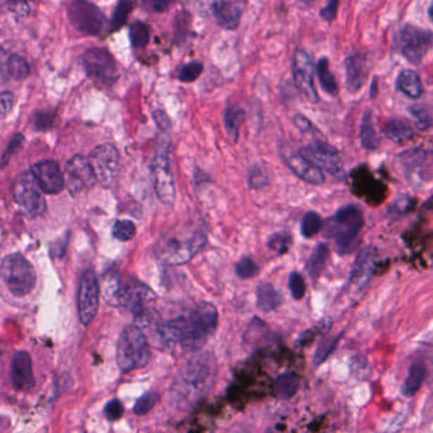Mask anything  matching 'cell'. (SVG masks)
<instances>
[{
	"instance_id": "11",
	"label": "cell",
	"mask_w": 433,
	"mask_h": 433,
	"mask_svg": "<svg viewBox=\"0 0 433 433\" xmlns=\"http://www.w3.org/2000/svg\"><path fill=\"white\" fill-rule=\"evenodd\" d=\"M67 15L72 26L86 34H99L105 25V14L91 1H72L67 6Z\"/></svg>"
},
{
	"instance_id": "6",
	"label": "cell",
	"mask_w": 433,
	"mask_h": 433,
	"mask_svg": "<svg viewBox=\"0 0 433 433\" xmlns=\"http://www.w3.org/2000/svg\"><path fill=\"white\" fill-rule=\"evenodd\" d=\"M0 275L7 289L18 297L28 295L34 289L37 280L32 264L20 253H13L3 258Z\"/></svg>"
},
{
	"instance_id": "21",
	"label": "cell",
	"mask_w": 433,
	"mask_h": 433,
	"mask_svg": "<svg viewBox=\"0 0 433 433\" xmlns=\"http://www.w3.org/2000/svg\"><path fill=\"white\" fill-rule=\"evenodd\" d=\"M244 7V1H215L212 3V13L223 28L235 30L239 26Z\"/></svg>"
},
{
	"instance_id": "20",
	"label": "cell",
	"mask_w": 433,
	"mask_h": 433,
	"mask_svg": "<svg viewBox=\"0 0 433 433\" xmlns=\"http://www.w3.org/2000/svg\"><path fill=\"white\" fill-rule=\"evenodd\" d=\"M11 379L12 385L17 392L28 393L34 387L32 360L25 351H18L14 354L11 365Z\"/></svg>"
},
{
	"instance_id": "24",
	"label": "cell",
	"mask_w": 433,
	"mask_h": 433,
	"mask_svg": "<svg viewBox=\"0 0 433 433\" xmlns=\"http://www.w3.org/2000/svg\"><path fill=\"white\" fill-rule=\"evenodd\" d=\"M30 72H31L30 65L22 56L15 55V53H9L7 59H6L4 53H3V61H1V79H3V82H6L7 78L23 80L30 75Z\"/></svg>"
},
{
	"instance_id": "37",
	"label": "cell",
	"mask_w": 433,
	"mask_h": 433,
	"mask_svg": "<svg viewBox=\"0 0 433 433\" xmlns=\"http://www.w3.org/2000/svg\"><path fill=\"white\" fill-rule=\"evenodd\" d=\"M340 340H341V335H335V337H332V338L323 341L319 344V347L316 348V351H315L314 358H313L315 366H318V365H321L323 362L327 361L329 356L335 352Z\"/></svg>"
},
{
	"instance_id": "36",
	"label": "cell",
	"mask_w": 433,
	"mask_h": 433,
	"mask_svg": "<svg viewBox=\"0 0 433 433\" xmlns=\"http://www.w3.org/2000/svg\"><path fill=\"white\" fill-rule=\"evenodd\" d=\"M322 217L319 216L318 212L309 211L306 212L302 221V234L305 238H313L322 229Z\"/></svg>"
},
{
	"instance_id": "9",
	"label": "cell",
	"mask_w": 433,
	"mask_h": 433,
	"mask_svg": "<svg viewBox=\"0 0 433 433\" xmlns=\"http://www.w3.org/2000/svg\"><path fill=\"white\" fill-rule=\"evenodd\" d=\"M150 176L153 187L159 201L164 205L174 204L176 200L174 178L172 173L168 150L164 148L162 150L157 151L154 157L151 159Z\"/></svg>"
},
{
	"instance_id": "23",
	"label": "cell",
	"mask_w": 433,
	"mask_h": 433,
	"mask_svg": "<svg viewBox=\"0 0 433 433\" xmlns=\"http://www.w3.org/2000/svg\"><path fill=\"white\" fill-rule=\"evenodd\" d=\"M368 72L363 60L358 55H351L346 59V79L349 92L356 93L365 86Z\"/></svg>"
},
{
	"instance_id": "54",
	"label": "cell",
	"mask_w": 433,
	"mask_h": 433,
	"mask_svg": "<svg viewBox=\"0 0 433 433\" xmlns=\"http://www.w3.org/2000/svg\"><path fill=\"white\" fill-rule=\"evenodd\" d=\"M148 6L150 8L151 12H165L171 6V3L164 1V0H154V1L148 3Z\"/></svg>"
},
{
	"instance_id": "22",
	"label": "cell",
	"mask_w": 433,
	"mask_h": 433,
	"mask_svg": "<svg viewBox=\"0 0 433 433\" xmlns=\"http://www.w3.org/2000/svg\"><path fill=\"white\" fill-rule=\"evenodd\" d=\"M375 264H376V252L371 247H366L358 253L354 261V269L351 272V283L362 287L368 283L371 276L374 273Z\"/></svg>"
},
{
	"instance_id": "32",
	"label": "cell",
	"mask_w": 433,
	"mask_h": 433,
	"mask_svg": "<svg viewBox=\"0 0 433 433\" xmlns=\"http://www.w3.org/2000/svg\"><path fill=\"white\" fill-rule=\"evenodd\" d=\"M316 72H318V77L321 80V86H322L323 89L328 94L335 96L338 93V84H337L335 74L330 70L329 60L327 58L319 59L318 65H316Z\"/></svg>"
},
{
	"instance_id": "50",
	"label": "cell",
	"mask_w": 433,
	"mask_h": 433,
	"mask_svg": "<svg viewBox=\"0 0 433 433\" xmlns=\"http://www.w3.org/2000/svg\"><path fill=\"white\" fill-rule=\"evenodd\" d=\"M23 135H20V134H15L12 140L9 141V144H8V148L6 149V153L3 154V157H1V162H3V165L7 164L8 159L12 157V154H13L14 151L17 150L18 148H20V145L23 143Z\"/></svg>"
},
{
	"instance_id": "45",
	"label": "cell",
	"mask_w": 433,
	"mask_h": 433,
	"mask_svg": "<svg viewBox=\"0 0 433 433\" xmlns=\"http://www.w3.org/2000/svg\"><path fill=\"white\" fill-rule=\"evenodd\" d=\"M409 112H411V115L413 116L414 119L417 121V125H418L420 130H426L429 126L432 125L431 113H429V111L427 110L425 105H412V107L409 108Z\"/></svg>"
},
{
	"instance_id": "35",
	"label": "cell",
	"mask_w": 433,
	"mask_h": 433,
	"mask_svg": "<svg viewBox=\"0 0 433 433\" xmlns=\"http://www.w3.org/2000/svg\"><path fill=\"white\" fill-rule=\"evenodd\" d=\"M130 39H131V45L135 49H141L148 45L149 39H150V30L149 26L141 22L136 20L130 26Z\"/></svg>"
},
{
	"instance_id": "44",
	"label": "cell",
	"mask_w": 433,
	"mask_h": 433,
	"mask_svg": "<svg viewBox=\"0 0 433 433\" xmlns=\"http://www.w3.org/2000/svg\"><path fill=\"white\" fill-rule=\"evenodd\" d=\"M294 124H295L296 127L302 132V134H305V135H309V136H311V138H323L322 131H319L318 129H316V126L309 119V118L305 117L304 115H300V113H297L294 116Z\"/></svg>"
},
{
	"instance_id": "47",
	"label": "cell",
	"mask_w": 433,
	"mask_h": 433,
	"mask_svg": "<svg viewBox=\"0 0 433 433\" xmlns=\"http://www.w3.org/2000/svg\"><path fill=\"white\" fill-rule=\"evenodd\" d=\"M289 287L291 291V295L295 300H302L305 291H306V285L302 278V276L297 272H292L289 277Z\"/></svg>"
},
{
	"instance_id": "53",
	"label": "cell",
	"mask_w": 433,
	"mask_h": 433,
	"mask_svg": "<svg viewBox=\"0 0 433 433\" xmlns=\"http://www.w3.org/2000/svg\"><path fill=\"white\" fill-rule=\"evenodd\" d=\"M338 7H340L338 1H330L321 11V17H322L323 20H327V22H332V20H335V15H337Z\"/></svg>"
},
{
	"instance_id": "41",
	"label": "cell",
	"mask_w": 433,
	"mask_h": 433,
	"mask_svg": "<svg viewBox=\"0 0 433 433\" xmlns=\"http://www.w3.org/2000/svg\"><path fill=\"white\" fill-rule=\"evenodd\" d=\"M204 72V64L200 61H190L188 64L182 66L179 70L178 79L184 83H192L195 82Z\"/></svg>"
},
{
	"instance_id": "51",
	"label": "cell",
	"mask_w": 433,
	"mask_h": 433,
	"mask_svg": "<svg viewBox=\"0 0 433 433\" xmlns=\"http://www.w3.org/2000/svg\"><path fill=\"white\" fill-rule=\"evenodd\" d=\"M153 118L154 121L157 122V127L162 130V131H169L172 127V122L168 115L162 110H157V111L153 112Z\"/></svg>"
},
{
	"instance_id": "28",
	"label": "cell",
	"mask_w": 433,
	"mask_h": 433,
	"mask_svg": "<svg viewBox=\"0 0 433 433\" xmlns=\"http://www.w3.org/2000/svg\"><path fill=\"white\" fill-rule=\"evenodd\" d=\"M360 138L361 144L366 150L374 151L380 145V138L377 132L375 130L374 122H373V115L370 112H366L362 117L361 127H360Z\"/></svg>"
},
{
	"instance_id": "10",
	"label": "cell",
	"mask_w": 433,
	"mask_h": 433,
	"mask_svg": "<svg viewBox=\"0 0 433 433\" xmlns=\"http://www.w3.org/2000/svg\"><path fill=\"white\" fill-rule=\"evenodd\" d=\"M89 163L99 183L111 186L119 172V153L112 144H101L89 154Z\"/></svg>"
},
{
	"instance_id": "31",
	"label": "cell",
	"mask_w": 433,
	"mask_h": 433,
	"mask_svg": "<svg viewBox=\"0 0 433 433\" xmlns=\"http://www.w3.org/2000/svg\"><path fill=\"white\" fill-rule=\"evenodd\" d=\"M244 121V111L238 107H229L224 113V125L233 143H236L239 129Z\"/></svg>"
},
{
	"instance_id": "26",
	"label": "cell",
	"mask_w": 433,
	"mask_h": 433,
	"mask_svg": "<svg viewBox=\"0 0 433 433\" xmlns=\"http://www.w3.org/2000/svg\"><path fill=\"white\" fill-rule=\"evenodd\" d=\"M396 88L403 94L412 99H418L423 94V86L420 75L414 70H403L396 79Z\"/></svg>"
},
{
	"instance_id": "29",
	"label": "cell",
	"mask_w": 433,
	"mask_h": 433,
	"mask_svg": "<svg viewBox=\"0 0 433 433\" xmlns=\"http://www.w3.org/2000/svg\"><path fill=\"white\" fill-rule=\"evenodd\" d=\"M425 379H426V368L422 363H413L409 368L406 380L403 382L401 393L406 396H412L420 390Z\"/></svg>"
},
{
	"instance_id": "30",
	"label": "cell",
	"mask_w": 433,
	"mask_h": 433,
	"mask_svg": "<svg viewBox=\"0 0 433 433\" xmlns=\"http://www.w3.org/2000/svg\"><path fill=\"white\" fill-rule=\"evenodd\" d=\"M122 277L116 272H108L105 273L102 281V296L107 304L112 306H118V295L121 289Z\"/></svg>"
},
{
	"instance_id": "19",
	"label": "cell",
	"mask_w": 433,
	"mask_h": 433,
	"mask_svg": "<svg viewBox=\"0 0 433 433\" xmlns=\"http://www.w3.org/2000/svg\"><path fill=\"white\" fill-rule=\"evenodd\" d=\"M31 172L37 179L42 190L47 195H58L65 186V177L53 160H42L32 165Z\"/></svg>"
},
{
	"instance_id": "4",
	"label": "cell",
	"mask_w": 433,
	"mask_h": 433,
	"mask_svg": "<svg viewBox=\"0 0 433 433\" xmlns=\"http://www.w3.org/2000/svg\"><path fill=\"white\" fill-rule=\"evenodd\" d=\"M206 243V234L202 229H193L190 233L162 238L155 247L157 257L171 266L190 262Z\"/></svg>"
},
{
	"instance_id": "14",
	"label": "cell",
	"mask_w": 433,
	"mask_h": 433,
	"mask_svg": "<svg viewBox=\"0 0 433 433\" xmlns=\"http://www.w3.org/2000/svg\"><path fill=\"white\" fill-rule=\"evenodd\" d=\"M64 177L66 188L72 196H78L79 193L91 188L97 181L89 159L79 154L66 163Z\"/></svg>"
},
{
	"instance_id": "1",
	"label": "cell",
	"mask_w": 433,
	"mask_h": 433,
	"mask_svg": "<svg viewBox=\"0 0 433 433\" xmlns=\"http://www.w3.org/2000/svg\"><path fill=\"white\" fill-rule=\"evenodd\" d=\"M217 374L215 356L204 352L193 356L179 368L171 387L172 403L179 409H188L210 392Z\"/></svg>"
},
{
	"instance_id": "16",
	"label": "cell",
	"mask_w": 433,
	"mask_h": 433,
	"mask_svg": "<svg viewBox=\"0 0 433 433\" xmlns=\"http://www.w3.org/2000/svg\"><path fill=\"white\" fill-rule=\"evenodd\" d=\"M292 75L297 89L310 103H318L319 96L314 84V64L309 53L297 49L292 56Z\"/></svg>"
},
{
	"instance_id": "13",
	"label": "cell",
	"mask_w": 433,
	"mask_h": 433,
	"mask_svg": "<svg viewBox=\"0 0 433 433\" xmlns=\"http://www.w3.org/2000/svg\"><path fill=\"white\" fill-rule=\"evenodd\" d=\"M432 44V34L413 25H406L399 33V46L403 56L413 63L418 64L426 56L428 49Z\"/></svg>"
},
{
	"instance_id": "46",
	"label": "cell",
	"mask_w": 433,
	"mask_h": 433,
	"mask_svg": "<svg viewBox=\"0 0 433 433\" xmlns=\"http://www.w3.org/2000/svg\"><path fill=\"white\" fill-rule=\"evenodd\" d=\"M55 115L51 111H37L32 118V125L37 131H46L50 130L53 124Z\"/></svg>"
},
{
	"instance_id": "5",
	"label": "cell",
	"mask_w": 433,
	"mask_h": 433,
	"mask_svg": "<svg viewBox=\"0 0 433 433\" xmlns=\"http://www.w3.org/2000/svg\"><path fill=\"white\" fill-rule=\"evenodd\" d=\"M149 342L141 329L127 325L119 335L117 343V363L122 371L145 368L150 361Z\"/></svg>"
},
{
	"instance_id": "34",
	"label": "cell",
	"mask_w": 433,
	"mask_h": 433,
	"mask_svg": "<svg viewBox=\"0 0 433 433\" xmlns=\"http://www.w3.org/2000/svg\"><path fill=\"white\" fill-rule=\"evenodd\" d=\"M328 257L329 250L327 245L319 244V245L315 248L308 262V271L309 273L311 275V277L316 278L318 276L322 273L323 269H325V264H327V261H328Z\"/></svg>"
},
{
	"instance_id": "25",
	"label": "cell",
	"mask_w": 433,
	"mask_h": 433,
	"mask_svg": "<svg viewBox=\"0 0 433 433\" xmlns=\"http://www.w3.org/2000/svg\"><path fill=\"white\" fill-rule=\"evenodd\" d=\"M382 131L389 140L398 143V144L408 143L414 136L413 127L409 125L406 119H401V118L389 119L384 126Z\"/></svg>"
},
{
	"instance_id": "3",
	"label": "cell",
	"mask_w": 433,
	"mask_h": 433,
	"mask_svg": "<svg viewBox=\"0 0 433 433\" xmlns=\"http://www.w3.org/2000/svg\"><path fill=\"white\" fill-rule=\"evenodd\" d=\"M217 325V310L210 302H202L190 316H183V340L181 348L198 352L206 346Z\"/></svg>"
},
{
	"instance_id": "42",
	"label": "cell",
	"mask_w": 433,
	"mask_h": 433,
	"mask_svg": "<svg viewBox=\"0 0 433 433\" xmlns=\"http://www.w3.org/2000/svg\"><path fill=\"white\" fill-rule=\"evenodd\" d=\"M236 275L239 276L240 278H252V277H256L259 273V267L252 258L250 257H244L239 262L236 263L235 266Z\"/></svg>"
},
{
	"instance_id": "52",
	"label": "cell",
	"mask_w": 433,
	"mask_h": 433,
	"mask_svg": "<svg viewBox=\"0 0 433 433\" xmlns=\"http://www.w3.org/2000/svg\"><path fill=\"white\" fill-rule=\"evenodd\" d=\"M0 101H1L0 102V105H1V116L6 117L8 113L11 112V110H12V107H13V94L8 92V91H4V92H1Z\"/></svg>"
},
{
	"instance_id": "18",
	"label": "cell",
	"mask_w": 433,
	"mask_h": 433,
	"mask_svg": "<svg viewBox=\"0 0 433 433\" xmlns=\"http://www.w3.org/2000/svg\"><path fill=\"white\" fill-rule=\"evenodd\" d=\"M155 299L157 295L145 283H138L135 278H122L118 295V306L129 309L135 315L143 311L146 309V305Z\"/></svg>"
},
{
	"instance_id": "12",
	"label": "cell",
	"mask_w": 433,
	"mask_h": 433,
	"mask_svg": "<svg viewBox=\"0 0 433 433\" xmlns=\"http://www.w3.org/2000/svg\"><path fill=\"white\" fill-rule=\"evenodd\" d=\"M99 294L97 276L93 269H86L80 277L78 290L79 319L83 325H89L94 321L98 311Z\"/></svg>"
},
{
	"instance_id": "48",
	"label": "cell",
	"mask_w": 433,
	"mask_h": 433,
	"mask_svg": "<svg viewBox=\"0 0 433 433\" xmlns=\"http://www.w3.org/2000/svg\"><path fill=\"white\" fill-rule=\"evenodd\" d=\"M269 183V176L259 167H254L250 174V186L254 190H259Z\"/></svg>"
},
{
	"instance_id": "8",
	"label": "cell",
	"mask_w": 433,
	"mask_h": 433,
	"mask_svg": "<svg viewBox=\"0 0 433 433\" xmlns=\"http://www.w3.org/2000/svg\"><path fill=\"white\" fill-rule=\"evenodd\" d=\"M82 63L86 74L105 86H112L117 82L119 72L117 64L111 53L103 47L88 49L82 56Z\"/></svg>"
},
{
	"instance_id": "27",
	"label": "cell",
	"mask_w": 433,
	"mask_h": 433,
	"mask_svg": "<svg viewBox=\"0 0 433 433\" xmlns=\"http://www.w3.org/2000/svg\"><path fill=\"white\" fill-rule=\"evenodd\" d=\"M283 296L269 283H263L257 289V306L264 313L276 310L281 305Z\"/></svg>"
},
{
	"instance_id": "2",
	"label": "cell",
	"mask_w": 433,
	"mask_h": 433,
	"mask_svg": "<svg viewBox=\"0 0 433 433\" xmlns=\"http://www.w3.org/2000/svg\"><path fill=\"white\" fill-rule=\"evenodd\" d=\"M363 223L361 209L357 205H346L329 220L325 235L335 240L337 250L341 254H347L357 247Z\"/></svg>"
},
{
	"instance_id": "40",
	"label": "cell",
	"mask_w": 433,
	"mask_h": 433,
	"mask_svg": "<svg viewBox=\"0 0 433 433\" xmlns=\"http://www.w3.org/2000/svg\"><path fill=\"white\" fill-rule=\"evenodd\" d=\"M292 243V238L289 233H276L269 238V248L278 254L287 253Z\"/></svg>"
},
{
	"instance_id": "33",
	"label": "cell",
	"mask_w": 433,
	"mask_h": 433,
	"mask_svg": "<svg viewBox=\"0 0 433 433\" xmlns=\"http://www.w3.org/2000/svg\"><path fill=\"white\" fill-rule=\"evenodd\" d=\"M300 381L294 374H283L275 381V393L281 399H290L295 395Z\"/></svg>"
},
{
	"instance_id": "15",
	"label": "cell",
	"mask_w": 433,
	"mask_h": 433,
	"mask_svg": "<svg viewBox=\"0 0 433 433\" xmlns=\"http://www.w3.org/2000/svg\"><path fill=\"white\" fill-rule=\"evenodd\" d=\"M280 155L283 157V163L289 167L290 171L304 182L315 186L325 182V176L322 169L310 162L308 157H304L300 150H295L289 145L283 144L280 146Z\"/></svg>"
},
{
	"instance_id": "38",
	"label": "cell",
	"mask_w": 433,
	"mask_h": 433,
	"mask_svg": "<svg viewBox=\"0 0 433 433\" xmlns=\"http://www.w3.org/2000/svg\"><path fill=\"white\" fill-rule=\"evenodd\" d=\"M132 8H134L132 1L124 0V1L118 3L117 7L113 12V17H112L111 28L113 31H118L121 27L125 25L129 14L131 13Z\"/></svg>"
},
{
	"instance_id": "49",
	"label": "cell",
	"mask_w": 433,
	"mask_h": 433,
	"mask_svg": "<svg viewBox=\"0 0 433 433\" xmlns=\"http://www.w3.org/2000/svg\"><path fill=\"white\" fill-rule=\"evenodd\" d=\"M105 417L110 420H117L124 414V406L118 399H112L105 404Z\"/></svg>"
},
{
	"instance_id": "17",
	"label": "cell",
	"mask_w": 433,
	"mask_h": 433,
	"mask_svg": "<svg viewBox=\"0 0 433 433\" xmlns=\"http://www.w3.org/2000/svg\"><path fill=\"white\" fill-rule=\"evenodd\" d=\"M304 157H308L318 168L325 171L330 176L341 179L343 176V164L338 151L332 145L324 141H315L300 149Z\"/></svg>"
},
{
	"instance_id": "7",
	"label": "cell",
	"mask_w": 433,
	"mask_h": 433,
	"mask_svg": "<svg viewBox=\"0 0 433 433\" xmlns=\"http://www.w3.org/2000/svg\"><path fill=\"white\" fill-rule=\"evenodd\" d=\"M14 201L27 215L41 216L46 211V200L36 177L31 171L20 173L12 187Z\"/></svg>"
},
{
	"instance_id": "39",
	"label": "cell",
	"mask_w": 433,
	"mask_h": 433,
	"mask_svg": "<svg viewBox=\"0 0 433 433\" xmlns=\"http://www.w3.org/2000/svg\"><path fill=\"white\" fill-rule=\"evenodd\" d=\"M112 234L121 242H129L136 234V226L130 220H118L113 225Z\"/></svg>"
},
{
	"instance_id": "56",
	"label": "cell",
	"mask_w": 433,
	"mask_h": 433,
	"mask_svg": "<svg viewBox=\"0 0 433 433\" xmlns=\"http://www.w3.org/2000/svg\"><path fill=\"white\" fill-rule=\"evenodd\" d=\"M267 433H283V432H278V431H271V432H267Z\"/></svg>"
},
{
	"instance_id": "55",
	"label": "cell",
	"mask_w": 433,
	"mask_h": 433,
	"mask_svg": "<svg viewBox=\"0 0 433 433\" xmlns=\"http://www.w3.org/2000/svg\"><path fill=\"white\" fill-rule=\"evenodd\" d=\"M428 17H429V20L433 23V4H431L429 8H428Z\"/></svg>"
},
{
	"instance_id": "43",
	"label": "cell",
	"mask_w": 433,
	"mask_h": 433,
	"mask_svg": "<svg viewBox=\"0 0 433 433\" xmlns=\"http://www.w3.org/2000/svg\"><path fill=\"white\" fill-rule=\"evenodd\" d=\"M157 401H159V395L157 393L149 392V393L144 394L136 401V404L134 407V412L138 415H144V414L149 413L151 409L157 406Z\"/></svg>"
}]
</instances>
